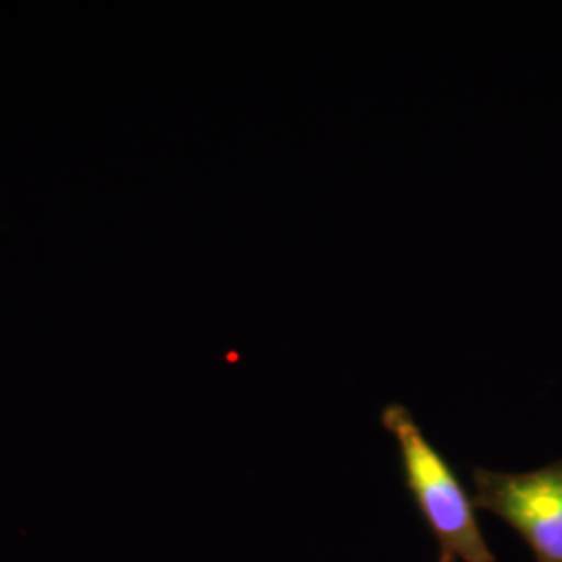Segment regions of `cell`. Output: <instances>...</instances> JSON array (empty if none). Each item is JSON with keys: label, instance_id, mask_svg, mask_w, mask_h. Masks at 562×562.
I'll return each mask as SVG.
<instances>
[{"label": "cell", "instance_id": "6da1fadb", "mask_svg": "<svg viewBox=\"0 0 562 562\" xmlns=\"http://www.w3.org/2000/svg\"><path fill=\"white\" fill-rule=\"evenodd\" d=\"M382 423L398 446L406 490L440 543V552L459 562H496L482 536L473 498L442 452L425 438L408 408L387 404Z\"/></svg>", "mask_w": 562, "mask_h": 562}, {"label": "cell", "instance_id": "7a4b0ae2", "mask_svg": "<svg viewBox=\"0 0 562 562\" xmlns=\"http://www.w3.org/2000/svg\"><path fill=\"white\" fill-rule=\"evenodd\" d=\"M473 506L510 525L536 562H562V461L525 473L473 471Z\"/></svg>", "mask_w": 562, "mask_h": 562}, {"label": "cell", "instance_id": "3957f363", "mask_svg": "<svg viewBox=\"0 0 562 562\" xmlns=\"http://www.w3.org/2000/svg\"><path fill=\"white\" fill-rule=\"evenodd\" d=\"M438 562H459L457 559H452L450 554H443V552H440V559H438Z\"/></svg>", "mask_w": 562, "mask_h": 562}]
</instances>
